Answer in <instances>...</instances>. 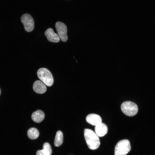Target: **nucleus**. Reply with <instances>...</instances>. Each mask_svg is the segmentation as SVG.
I'll use <instances>...</instances> for the list:
<instances>
[{
  "instance_id": "nucleus-1",
  "label": "nucleus",
  "mask_w": 155,
  "mask_h": 155,
  "mask_svg": "<svg viewBox=\"0 0 155 155\" xmlns=\"http://www.w3.org/2000/svg\"><path fill=\"white\" fill-rule=\"evenodd\" d=\"M84 134L86 143L90 149L94 150L98 148L100 144L99 139L94 132L90 129H86Z\"/></svg>"
},
{
  "instance_id": "nucleus-2",
  "label": "nucleus",
  "mask_w": 155,
  "mask_h": 155,
  "mask_svg": "<svg viewBox=\"0 0 155 155\" xmlns=\"http://www.w3.org/2000/svg\"><path fill=\"white\" fill-rule=\"evenodd\" d=\"M39 78L46 85L51 86L53 84L54 80L52 75L50 71L45 68H41L37 72Z\"/></svg>"
},
{
  "instance_id": "nucleus-3",
  "label": "nucleus",
  "mask_w": 155,
  "mask_h": 155,
  "mask_svg": "<svg viewBox=\"0 0 155 155\" xmlns=\"http://www.w3.org/2000/svg\"><path fill=\"white\" fill-rule=\"evenodd\" d=\"M131 146L127 140H123L116 144L115 149V155H126L130 151Z\"/></svg>"
},
{
  "instance_id": "nucleus-4",
  "label": "nucleus",
  "mask_w": 155,
  "mask_h": 155,
  "mask_svg": "<svg viewBox=\"0 0 155 155\" xmlns=\"http://www.w3.org/2000/svg\"><path fill=\"white\" fill-rule=\"evenodd\" d=\"M122 112L126 115L129 116H133L137 113L138 107L135 103L126 101L123 102L121 106Z\"/></svg>"
},
{
  "instance_id": "nucleus-5",
  "label": "nucleus",
  "mask_w": 155,
  "mask_h": 155,
  "mask_svg": "<svg viewBox=\"0 0 155 155\" xmlns=\"http://www.w3.org/2000/svg\"><path fill=\"white\" fill-rule=\"evenodd\" d=\"M21 20L26 31L29 32L33 30L34 28V21L30 15L28 13L23 14Z\"/></svg>"
},
{
  "instance_id": "nucleus-6",
  "label": "nucleus",
  "mask_w": 155,
  "mask_h": 155,
  "mask_svg": "<svg viewBox=\"0 0 155 155\" xmlns=\"http://www.w3.org/2000/svg\"><path fill=\"white\" fill-rule=\"evenodd\" d=\"M55 26L58 35L61 40L63 42L66 41L68 37L67 34V28L66 25L63 23L59 21L56 23Z\"/></svg>"
},
{
  "instance_id": "nucleus-7",
  "label": "nucleus",
  "mask_w": 155,
  "mask_h": 155,
  "mask_svg": "<svg viewBox=\"0 0 155 155\" xmlns=\"http://www.w3.org/2000/svg\"><path fill=\"white\" fill-rule=\"evenodd\" d=\"M44 34L48 40L50 42H57L60 40V38L58 35L55 33L52 28H49L47 29Z\"/></svg>"
},
{
  "instance_id": "nucleus-8",
  "label": "nucleus",
  "mask_w": 155,
  "mask_h": 155,
  "mask_svg": "<svg viewBox=\"0 0 155 155\" xmlns=\"http://www.w3.org/2000/svg\"><path fill=\"white\" fill-rule=\"evenodd\" d=\"M87 122L93 125H97L102 123V120L100 117L95 114H91L88 115L86 118Z\"/></svg>"
},
{
  "instance_id": "nucleus-9",
  "label": "nucleus",
  "mask_w": 155,
  "mask_h": 155,
  "mask_svg": "<svg viewBox=\"0 0 155 155\" xmlns=\"http://www.w3.org/2000/svg\"><path fill=\"white\" fill-rule=\"evenodd\" d=\"M33 88L35 92L40 94L44 93L46 90V85L42 82L38 80L34 82Z\"/></svg>"
},
{
  "instance_id": "nucleus-10",
  "label": "nucleus",
  "mask_w": 155,
  "mask_h": 155,
  "mask_svg": "<svg viewBox=\"0 0 155 155\" xmlns=\"http://www.w3.org/2000/svg\"><path fill=\"white\" fill-rule=\"evenodd\" d=\"M95 131L98 136L102 137L107 133L108 131V127L105 124L101 123L96 126Z\"/></svg>"
},
{
  "instance_id": "nucleus-11",
  "label": "nucleus",
  "mask_w": 155,
  "mask_h": 155,
  "mask_svg": "<svg viewBox=\"0 0 155 155\" xmlns=\"http://www.w3.org/2000/svg\"><path fill=\"white\" fill-rule=\"evenodd\" d=\"M45 115L44 112L40 110H37L34 112L32 115V119L34 121L39 123L44 119Z\"/></svg>"
},
{
  "instance_id": "nucleus-12",
  "label": "nucleus",
  "mask_w": 155,
  "mask_h": 155,
  "mask_svg": "<svg viewBox=\"0 0 155 155\" xmlns=\"http://www.w3.org/2000/svg\"><path fill=\"white\" fill-rule=\"evenodd\" d=\"M63 135L62 132L60 131H58L56 134L54 140V144L56 147L60 146L63 143Z\"/></svg>"
},
{
  "instance_id": "nucleus-13",
  "label": "nucleus",
  "mask_w": 155,
  "mask_h": 155,
  "mask_svg": "<svg viewBox=\"0 0 155 155\" xmlns=\"http://www.w3.org/2000/svg\"><path fill=\"white\" fill-rule=\"evenodd\" d=\"M27 133L28 137L32 140L37 139L39 135L38 129L34 127H32L29 129Z\"/></svg>"
},
{
  "instance_id": "nucleus-14",
  "label": "nucleus",
  "mask_w": 155,
  "mask_h": 155,
  "mask_svg": "<svg viewBox=\"0 0 155 155\" xmlns=\"http://www.w3.org/2000/svg\"><path fill=\"white\" fill-rule=\"evenodd\" d=\"M42 150L45 155H51L52 149L50 144L48 143H45L43 146Z\"/></svg>"
},
{
  "instance_id": "nucleus-15",
  "label": "nucleus",
  "mask_w": 155,
  "mask_h": 155,
  "mask_svg": "<svg viewBox=\"0 0 155 155\" xmlns=\"http://www.w3.org/2000/svg\"><path fill=\"white\" fill-rule=\"evenodd\" d=\"M36 155H45L42 150H38L36 153Z\"/></svg>"
},
{
  "instance_id": "nucleus-16",
  "label": "nucleus",
  "mask_w": 155,
  "mask_h": 155,
  "mask_svg": "<svg viewBox=\"0 0 155 155\" xmlns=\"http://www.w3.org/2000/svg\"><path fill=\"white\" fill-rule=\"evenodd\" d=\"M0 93H1V90H0Z\"/></svg>"
}]
</instances>
